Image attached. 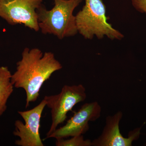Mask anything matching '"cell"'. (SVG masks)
<instances>
[{"label": "cell", "instance_id": "7", "mask_svg": "<svg viewBox=\"0 0 146 146\" xmlns=\"http://www.w3.org/2000/svg\"><path fill=\"white\" fill-rule=\"evenodd\" d=\"M101 106L97 102L84 104L67 121L65 125L57 128L47 139L66 138L83 135L89 129V123L99 119L101 116Z\"/></svg>", "mask_w": 146, "mask_h": 146}, {"label": "cell", "instance_id": "12", "mask_svg": "<svg viewBox=\"0 0 146 146\" xmlns=\"http://www.w3.org/2000/svg\"></svg>", "mask_w": 146, "mask_h": 146}, {"label": "cell", "instance_id": "1", "mask_svg": "<svg viewBox=\"0 0 146 146\" xmlns=\"http://www.w3.org/2000/svg\"><path fill=\"white\" fill-rule=\"evenodd\" d=\"M16 66V72L11 75V82L15 88H22L25 91L26 108L38 98L45 82L63 68L53 53L43 54L38 48H25Z\"/></svg>", "mask_w": 146, "mask_h": 146}, {"label": "cell", "instance_id": "3", "mask_svg": "<svg viewBox=\"0 0 146 146\" xmlns=\"http://www.w3.org/2000/svg\"><path fill=\"white\" fill-rule=\"evenodd\" d=\"M83 8L76 16L78 31L84 38L91 39L94 36L101 39L121 40L123 35L107 22L106 8L102 0H85Z\"/></svg>", "mask_w": 146, "mask_h": 146}, {"label": "cell", "instance_id": "11", "mask_svg": "<svg viewBox=\"0 0 146 146\" xmlns=\"http://www.w3.org/2000/svg\"><path fill=\"white\" fill-rule=\"evenodd\" d=\"M132 5L141 13H146V0H131Z\"/></svg>", "mask_w": 146, "mask_h": 146}, {"label": "cell", "instance_id": "6", "mask_svg": "<svg viewBox=\"0 0 146 146\" xmlns=\"http://www.w3.org/2000/svg\"><path fill=\"white\" fill-rule=\"evenodd\" d=\"M46 104L43 99L34 108L27 111H18V113L25 122L21 120L15 122L14 136L20 139L15 141V144L19 146H44L40 137L39 129L42 112Z\"/></svg>", "mask_w": 146, "mask_h": 146}, {"label": "cell", "instance_id": "8", "mask_svg": "<svg viewBox=\"0 0 146 146\" xmlns=\"http://www.w3.org/2000/svg\"><path fill=\"white\" fill-rule=\"evenodd\" d=\"M123 113L118 111L106 118L105 125L101 135L92 141V146H131L132 143L140 137L141 128H137L129 132L127 138L120 132L119 124Z\"/></svg>", "mask_w": 146, "mask_h": 146}, {"label": "cell", "instance_id": "9", "mask_svg": "<svg viewBox=\"0 0 146 146\" xmlns=\"http://www.w3.org/2000/svg\"><path fill=\"white\" fill-rule=\"evenodd\" d=\"M11 75L8 67H0V117L7 109V101L13 91Z\"/></svg>", "mask_w": 146, "mask_h": 146}, {"label": "cell", "instance_id": "4", "mask_svg": "<svg viewBox=\"0 0 146 146\" xmlns=\"http://www.w3.org/2000/svg\"><path fill=\"white\" fill-rule=\"evenodd\" d=\"M86 98V89L82 84L65 85L59 94L44 97L46 106L50 109L52 123L46 133L47 137L67 118V114L76 105L84 101Z\"/></svg>", "mask_w": 146, "mask_h": 146}, {"label": "cell", "instance_id": "2", "mask_svg": "<svg viewBox=\"0 0 146 146\" xmlns=\"http://www.w3.org/2000/svg\"><path fill=\"white\" fill-rule=\"evenodd\" d=\"M54 6L47 10L43 5L36 10L39 30L44 34L53 35L60 39L78 33L74 10L83 0H53Z\"/></svg>", "mask_w": 146, "mask_h": 146}, {"label": "cell", "instance_id": "10", "mask_svg": "<svg viewBox=\"0 0 146 146\" xmlns=\"http://www.w3.org/2000/svg\"><path fill=\"white\" fill-rule=\"evenodd\" d=\"M68 139L64 138L56 139V146H92V141L84 139L83 135L73 136Z\"/></svg>", "mask_w": 146, "mask_h": 146}, {"label": "cell", "instance_id": "5", "mask_svg": "<svg viewBox=\"0 0 146 146\" xmlns=\"http://www.w3.org/2000/svg\"><path fill=\"white\" fill-rule=\"evenodd\" d=\"M43 0H0V17L9 24L39 31L36 10Z\"/></svg>", "mask_w": 146, "mask_h": 146}]
</instances>
